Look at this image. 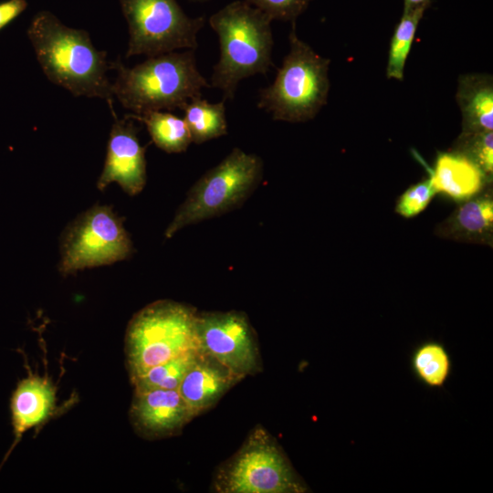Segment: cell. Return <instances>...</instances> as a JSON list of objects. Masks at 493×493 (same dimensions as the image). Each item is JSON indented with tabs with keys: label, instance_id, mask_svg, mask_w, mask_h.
<instances>
[{
	"label": "cell",
	"instance_id": "4316f807",
	"mask_svg": "<svg viewBox=\"0 0 493 493\" xmlns=\"http://www.w3.org/2000/svg\"><path fill=\"white\" fill-rule=\"evenodd\" d=\"M404 10L424 7L427 9L431 5V0H404Z\"/></svg>",
	"mask_w": 493,
	"mask_h": 493
},
{
	"label": "cell",
	"instance_id": "484cf974",
	"mask_svg": "<svg viewBox=\"0 0 493 493\" xmlns=\"http://www.w3.org/2000/svg\"><path fill=\"white\" fill-rule=\"evenodd\" d=\"M26 0L0 2V30L17 18L27 7Z\"/></svg>",
	"mask_w": 493,
	"mask_h": 493
},
{
	"label": "cell",
	"instance_id": "e0dca14e",
	"mask_svg": "<svg viewBox=\"0 0 493 493\" xmlns=\"http://www.w3.org/2000/svg\"><path fill=\"white\" fill-rule=\"evenodd\" d=\"M225 100L208 102L202 97L192 99L182 109L192 142L200 144L227 134Z\"/></svg>",
	"mask_w": 493,
	"mask_h": 493
},
{
	"label": "cell",
	"instance_id": "7402d4cb",
	"mask_svg": "<svg viewBox=\"0 0 493 493\" xmlns=\"http://www.w3.org/2000/svg\"><path fill=\"white\" fill-rule=\"evenodd\" d=\"M455 222L460 231L469 235H482L493 225V203L488 198L468 201L457 210Z\"/></svg>",
	"mask_w": 493,
	"mask_h": 493
},
{
	"label": "cell",
	"instance_id": "4fadbf2b",
	"mask_svg": "<svg viewBox=\"0 0 493 493\" xmlns=\"http://www.w3.org/2000/svg\"><path fill=\"white\" fill-rule=\"evenodd\" d=\"M25 362L27 376L17 383L10 398L14 441L2 464L6 461L25 432L31 428H36L38 431L58 412L62 411V406H57V387L47 373L41 376L37 372H32L26 357Z\"/></svg>",
	"mask_w": 493,
	"mask_h": 493
},
{
	"label": "cell",
	"instance_id": "8fae6325",
	"mask_svg": "<svg viewBox=\"0 0 493 493\" xmlns=\"http://www.w3.org/2000/svg\"><path fill=\"white\" fill-rule=\"evenodd\" d=\"M112 112V111H111ZM107 147L106 160L98 181L103 190L115 182L130 195L139 194L146 183L145 149L140 144L132 119L115 114Z\"/></svg>",
	"mask_w": 493,
	"mask_h": 493
},
{
	"label": "cell",
	"instance_id": "3957f363",
	"mask_svg": "<svg viewBox=\"0 0 493 493\" xmlns=\"http://www.w3.org/2000/svg\"><path fill=\"white\" fill-rule=\"evenodd\" d=\"M112 68L117 72L113 98L134 115L182 110L210 87L197 68L194 49L148 57L131 68L116 61Z\"/></svg>",
	"mask_w": 493,
	"mask_h": 493
},
{
	"label": "cell",
	"instance_id": "5bb4252c",
	"mask_svg": "<svg viewBox=\"0 0 493 493\" xmlns=\"http://www.w3.org/2000/svg\"><path fill=\"white\" fill-rule=\"evenodd\" d=\"M241 380L215 359L200 351L178 392L197 416L215 405Z\"/></svg>",
	"mask_w": 493,
	"mask_h": 493
},
{
	"label": "cell",
	"instance_id": "6da1fadb",
	"mask_svg": "<svg viewBox=\"0 0 493 493\" xmlns=\"http://www.w3.org/2000/svg\"><path fill=\"white\" fill-rule=\"evenodd\" d=\"M47 79L77 97L99 98L112 107V63L86 30L63 24L48 10L35 14L26 30Z\"/></svg>",
	"mask_w": 493,
	"mask_h": 493
},
{
	"label": "cell",
	"instance_id": "9a60e30c",
	"mask_svg": "<svg viewBox=\"0 0 493 493\" xmlns=\"http://www.w3.org/2000/svg\"><path fill=\"white\" fill-rule=\"evenodd\" d=\"M487 174L469 158L460 152L440 153L430 179L436 193L456 201L470 199L477 194Z\"/></svg>",
	"mask_w": 493,
	"mask_h": 493
},
{
	"label": "cell",
	"instance_id": "44dd1931",
	"mask_svg": "<svg viewBox=\"0 0 493 493\" xmlns=\"http://www.w3.org/2000/svg\"><path fill=\"white\" fill-rule=\"evenodd\" d=\"M425 10L424 7L404 10L391 39L386 67L388 79L400 81L404 79L405 61L410 53L418 24Z\"/></svg>",
	"mask_w": 493,
	"mask_h": 493
},
{
	"label": "cell",
	"instance_id": "8992f818",
	"mask_svg": "<svg viewBox=\"0 0 493 493\" xmlns=\"http://www.w3.org/2000/svg\"><path fill=\"white\" fill-rule=\"evenodd\" d=\"M264 163L260 156L234 148L189 190L165 230L167 238L182 228L239 207L260 184Z\"/></svg>",
	"mask_w": 493,
	"mask_h": 493
},
{
	"label": "cell",
	"instance_id": "cb8c5ba5",
	"mask_svg": "<svg viewBox=\"0 0 493 493\" xmlns=\"http://www.w3.org/2000/svg\"><path fill=\"white\" fill-rule=\"evenodd\" d=\"M435 193L431 179L424 180L401 195L396 212L404 217H413L426 208Z\"/></svg>",
	"mask_w": 493,
	"mask_h": 493
},
{
	"label": "cell",
	"instance_id": "7a4b0ae2",
	"mask_svg": "<svg viewBox=\"0 0 493 493\" xmlns=\"http://www.w3.org/2000/svg\"><path fill=\"white\" fill-rule=\"evenodd\" d=\"M208 22L220 47L209 84L222 91L225 101L233 100L240 81L266 75L273 66L272 19L246 1L236 0L214 13Z\"/></svg>",
	"mask_w": 493,
	"mask_h": 493
},
{
	"label": "cell",
	"instance_id": "277c9868",
	"mask_svg": "<svg viewBox=\"0 0 493 493\" xmlns=\"http://www.w3.org/2000/svg\"><path fill=\"white\" fill-rule=\"evenodd\" d=\"M288 40L289 51L271 85L259 90L257 107L274 121L305 122L327 103L330 60L297 36L295 21Z\"/></svg>",
	"mask_w": 493,
	"mask_h": 493
},
{
	"label": "cell",
	"instance_id": "ba28073f",
	"mask_svg": "<svg viewBox=\"0 0 493 493\" xmlns=\"http://www.w3.org/2000/svg\"><path fill=\"white\" fill-rule=\"evenodd\" d=\"M129 40L126 58L195 49L205 17H191L176 0H119Z\"/></svg>",
	"mask_w": 493,
	"mask_h": 493
},
{
	"label": "cell",
	"instance_id": "30bf717a",
	"mask_svg": "<svg viewBox=\"0 0 493 493\" xmlns=\"http://www.w3.org/2000/svg\"><path fill=\"white\" fill-rule=\"evenodd\" d=\"M199 350L244 379L262 370L255 329L242 311H205L197 315Z\"/></svg>",
	"mask_w": 493,
	"mask_h": 493
},
{
	"label": "cell",
	"instance_id": "9c48e42d",
	"mask_svg": "<svg viewBox=\"0 0 493 493\" xmlns=\"http://www.w3.org/2000/svg\"><path fill=\"white\" fill-rule=\"evenodd\" d=\"M131 242L121 219L110 207L96 205L79 215L65 231L59 269L63 274L125 259Z\"/></svg>",
	"mask_w": 493,
	"mask_h": 493
},
{
	"label": "cell",
	"instance_id": "d6986e66",
	"mask_svg": "<svg viewBox=\"0 0 493 493\" xmlns=\"http://www.w3.org/2000/svg\"><path fill=\"white\" fill-rule=\"evenodd\" d=\"M411 366L415 377L423 384L431 388H441L449 378L452 362L442 343L429 341L414 350Z\"/></svg>",
	"mask_w": 493,
	"mask_h": 493
},
{
	"label": "cell",
	"instance_id": "ac0fdd59",
	"mask_svg": "<svg viewBox=\"0 0 493 493\" xmlns=\"http://www.w3.org/2000/svg\"><path fill=\"white\" fill-rule=\"evenodd\" d=\"M128 117L143 122L154 144L168 153L185 152L192 143L184 118L164 110L130 114Z\"/></svg>",
	"mask_w": 493,
	"mask_h": 493
},
{
	"label": "cell",
	"instance_id": "52a82bcc",
	"mask_svg": "<svg viewBox=\"0 0 493 493\" xmlns=\"http://www.w3.org/2000/svg\"><path fill=\"white\" fill-rule=\"evenodd\" d=\"M213 489L218 493H302L308 488L277 440L257 425L238 451L219 466Z\"/></svg>",
	"mask_w": 493,
	"mask_h": 493
},
{
	"label": "cell",
	"instance_id": "5b68a950",
	"mask_svg": "<svg viewBox=\"0 0 493 493\" xmlns=\"http://www.w3.org/2000/svg\"><path fill=\"white\" fill-rule=\"evenodd\" d=\"M197 315L195 308L170 299L156 300L135 313L125 335L130 379L199 349Z\"/></svg>",
	"mask_w": 493,
	"mask_h": 493
},
{
	"label": "cell",
	"instance_id": "83f0119b",
	"mask_svg": "<svg viewBox=\"0 0 493 493\" xmlns=\"http://www.w3.org/2000/svg\"><path fill=\"white\" fill-rule=\"evenodd\" d=\"M192 2H196V3H205V2H208L210 0H190Z\"/></svg>",
	"mask_w": 493,
	"mask_h": 493
},
{
	"label": "cell",
	"instance_id": "7c38bea8",
	"mask_svg": "<svg viewBox=\"0 0 493 493\" xmlns=\"http://www.w3.org/2000/svg\"><path fill=\"white\" fill-rule=\"evenodd\" d=\"M194 417L178 390L134 392L129 411L136 434L149 440L176 435Z\"/></svg>",
	"mask_w": 493,
	"mask_h": 493
},
{
	"label": "cell",
	"instance_id": "603a6c76",
	"mask_svg": "<svg viewBox=\"0 0 493 493\" xmlns=\"http://www.w3.org/2000/svg\"><path fill=\"white\" fill-rule=\"evenodd\" d=\"M463 152H460L473 161L487 175L493 173V131L463 132L461 136Z\"/></svg>",
	"mask_w": 493,
	"mask_h": 493
},
{
	"label": "cell",
	"instance_id": "ffe728a7",
	"mask_svg": "<svg viewBox=\"0 0 493 493\" xmlns=\"http://www.w3.org/2000/svg\"><path fill=\"white\" fill-rule=\"evenodd\" d=\"M199 354V349L187 351L130 379L134 392L153 389L178 390L184 375Z\"/></svg>",
	"mask_w": 493,
	"mask_h": 493
},
{
	"label": "cell",
	"instance_id": "2e32d148",
	"mask_svg": "<svg viewBox=\"0 0 493 493\" xmlns=\"http://www.w3.org/2000/svg\"><path fill=\"white\" fill-rule=\"evenodd\" d=\"M456 101L462 115L463 132L493 131V79L488 74L458 78Z\"/></svg>",
	"mask_w": 493,
	"mask_h": 493
},
{
	"label": "cell",
	"instance_id": "d4e9b609",
	"mask_svg": "<svg viewBox=\"0 0 493 493\" xmlns=\"http://www.w3.org/2000/svg\"><path fill=\"white\" fill-rule=\"evenodd\" d=\"M267 15L272 21H291L308 8L312 0H245Z\"/></svg>",
	"mask_w": 493,
	"mask_h": 493
}]
</instances>
